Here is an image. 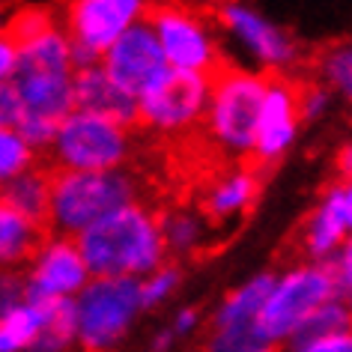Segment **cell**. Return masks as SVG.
I'll return each instance as SVG.
<instances>
[{
	"label": "cell",
	"instance_id": "obj_1",
	"mask_svg": "<svg viewBox=\"0 0 352 352\" xmlns=\"http://www.w3.org/2000/svg\"><path fill=\"white\" fill-rule=\"evenodd\" d=\"M75 245L93 278L140 280L167 263L158 215L140 200L99 218L81 236H75Z\"/></svg>",
	"mask_w": 352,
	"mask_h": 352
},
{
	"label": "cell",
	"instance_id": "obj_2",
	"mask_svg": "<svg viewBox=\"0 0 352 352\" xmlns=\"http://www.w3.org/2000/svg\"><path fill=\"white\" fill-rule=\"evenodd\" d=\"M269 78L245 66H221L209 78V102L204 131L212 149L224 158H245L254 146V129Z\"/></svg>",
	"mask_w": 352,
	"mask_h": 352
},
{
	"label": "cell",
	"instance_id": "obj_3",
	"mask_svg": "<svg viewBox=\"0 0 352 352\" xmlns=\"http://www.w3.org/2000/svg\"><path fill=\"white\" fill-rule=\"evenodd\" d=\"M138 179L129 170H104V173H75L54 170L51 173V204L48 227L57 236H81L113 209L135 204Z\"/></svg>",
	"mask_w": 352,
	"mask_h": 352
},
{
	"label": "cell",
	"instance_id": "obj_4",
	"mask_svg": "<svg viewBox=\"0 0 352 352\" xmlns=\"http://www.w3.org/2000/svg\"><path fill=\"white\" fill-rule=\"evenodd\" d=\"M75 305V343L84 352H117L140 320L138 280L90 278Z\"/></svg>",
	"mask_w": 352,
	"mask_h": 352
},
{
	"label": "cell",
	"instance_id": "obj_5",
	"mask_svg": "<svg viewBox=\"0 0 352 352\" xmlns=\"http://www.w3.org/2000/svg\"><path fill=\"white\" fill-rule=\"evenodd\" d=\"M51 158L57 170L75 173H104V170H126L135 155V135L126 126L96 117L87 111H72L60 120Z\"/></svg>",
	"mask_w": 352,
	"mask_h": 352
},
{
	"label": "cell",
	"instance_id": "obj_6",
	"mask_svg": "<svg viewBox=\"0 0 352 352\" xmlns=\"http://www.w3.org/2000/svg\"><path fill=\"white\" fill-rule=\"evenodd\" d=\"M331 298L338 296L322 263H293L284 272H275L272 289L260 307L257 329L272 346H287L316 307Z\"/></svg>",
	"mask_w": 352,
	"mask_h": 352
},
{
	"label": "cell",
	"instance_id": "obj_7",
	"mask_svg": "<svg viewBox=\"0 0 352 352\" xmlns=\"http://www.w3.org/2000/svg\"><path fill=\"white\" fill-rule=\"evenodd\" d=\"M146 24L155 33L167 69L212 78L224 66L221 36L204 10L179 3L149 6Z\"/></svg>",
	"mask_w": 352,
	"mask_h": 352
},
{
	"label": "cell",
	"instance_id": "obj_8",
	"mask_svg": "<svg viewBox=\"0 0 352 352\" xmlns=\"http://www.w3.org/2000/svg\"><path fill=\"white\" fill-rule=\"evenodd\" d=\"M215 21L227 33V39L251 60V72L266 78H289L302 63V42L257 6L224 3L218 6Z\"/></svg>",
	"mask_w": 352,
	"mask_h": 352
},
{
	"label": "cell",
	"instance_id": "obj_9",
	"mask_svg": "<svg viewBox=\"0 0 352 352\" xmlns=\"http://www.w3.org/2000/svg\"><path fill=\"white\" fill-rule=\"evenodd\" d=\"M138 126L158 138H179L204 122L209 78L164 69L135 96Z\"/></svg>",
	"mask_w": 352,
	"mask_h": 352
},
{
	"label": "cell",
	"instance_id": "obj_10",
	"mask_svg": "<svg viewBox=\"0 0 352 352\" xmlns=\"http://www.w3.org/2000/svg\"><path fill=\"white\" fill-rule=\"evenodd\" d=\"M146 10L144 0H72L60 24L72 45L75 69L99 63L122 33L146 19Z\"/></svg>",
	"mask_w": 352,
	"mask_h": 352
},
{
	"label": "cell",
	"instance_id": "obj_11",
	"mask_svg": "<svg viewBox=\"0 0 352 352\" xmlns=\"http://www.w3.org/2000/svg\"><path fill=\"white\" fill-rule=\"evenodd\" d=\"M21 272L28 284V298H45V302H72L93 278L75 239L57 233L39 242L36 254Z\"/></svg>",
	"mask_w": 352,
	"mask_h": 352
},
{
	"label": "cell",
	"instance_id": "obj_12",
	"mask_svg": "<svg viewBox=\"0 0 352 352\" xmlns=\"http://www.w3.org/2000/svg\"><path fill=\"white\" fill-rule=\"evenodd\" d=\"M298 84L293 78H269L263 104L257 113V129H254V162L269 167L289 155L296 146L298 131H302V117H298Z\"/></svg>",
	"mask_w": 352,
	"mask_h": 352
},
{
	"label": "cell",
	"instance_id": "obj_13",
	"mask_svg": "<svg viewBox=\"0 0 352 352\" xmlns=\"http://www.w3.org/2000/svg\"><path fill=\"white\" fill-rule=\"evenodd\" d=\"M352 233V186L349 179H334L322 188L316 206L305 218L302 227V248L307 263H325L349 245Z\"/></svg>",
	"mask_w": 352,
	"mask_h": 352
},
{
	"label": "cell",
	"instance_id": "obj_14",
	"mask_svg": "<svg viewBox=\"0 0 352 352\" xmlns=\"http://www.w3.org/2000/svg\"><path fill=\"white\" fill-rule=\"evenodd\" d=\"M99 66H102V72L129 96H138L158 72L167 69L162 48H158V42H155V33L149 30L146 19L122 33L102 54Z\"/></svg>",
	"mask_w": 352,
	"mask_h": 352
},
{
	"label": "cell",
	"instance_id": "obj_15",
	"mask_svg": "<svg viewBox=\"0 0 352 352\" xmlns=\"http://www.w3.org/2000/svg\"><path fill=\"white\" fill-rule=\"evenodd\" d=\"M263 188L260 170L251 164H233L218 170L206 188L200 191V206L197 212L206 218L209 224H230L239 221L254 209Z\"/></svg>",
	"mask_w": 352,
	"mask_h": 352
},
{
	"label": "cell",
	"instance_id": "obj_16",
	"mask_svg": "<svg viewBox=\"0 0 352 352\" xmlns=\"http://www.w3.org/2000/svg\"><path fill=\"white\" fill-rule=\"evenodd\" d=\"M72 99L75 111H87L96 117H104L117 126L135 129L138 126V102L135 96L120 90L108 75L102 72V66H84L75 69L72 75Z\"/></svg>",
	"mask_w": 352,
	"mask_h": 352
},
{
	"label": "cell",
	"instance_id": "obj_17",
	"mask_svg": "<svg viewBox=\"0 0 352 352\" xmlns=\"http://www.w3.org/2000/svg\"><path fill=\"white\" fill-rule=\"evenodd\" d=\"M72 75L69 72L19 69L12 78V90L21 102V113H33V117H45V120H54V122L69 117V113L75 111Z\"/></svg>",
	"mask_w": 352,
	"mask_h": 352
},
{
	"label": "cell",
	"instance_id": "obj_18",
	"mask_svg": "<svg viewBox=\"0 0 352 352\" xmlns=\"http://www.w3.org/2000/svg\"><path fill=\"white\" fill-rule=\"evenodd\" d=\"M272 280H275V272L263 269L257 275L245 278L242 284H236L230 293L215 305L212 329H248V325H257L260 307L272 289Z\"/></svg>",
	"mask_w": 352,
	"mask_h": 352
},
{
	"label": "cell",
	"instance_id": "obj_19",
	"mask_svg": "<svg viewBox=\"0 0 352 352\" xmlns=\"http://www.w3.org/2000/svg\"><path fill=\"white\" fill-rule=\"evenodd\" d=\"M45 239V227L19 215L0 200V269L21 272Z\"/></svg>",
	"mask_w": 352,
	"mask_h": 352
},
{
	"label": "cell",
	"instance_id": "obj_20",
	"mask_svg": "<svg viewBox=\"0 0 352 352\" xmlns=\"http://www.w3.org/2000/svg\"><path fill=\"white\" fill-rule=\"evenodd\" d=\"M19 69H36V72H75L72 45L63 30V24L51 21L45 30H39L33 39L19 42Z\"/></svg>",
	"mask_w": 352,
	"mask_h": 352
},
{
	"label": "cell",
	"instance_id": "obj_21",
	"mask_svg": "<svg viewBox=\"0 0 352 352\" xmlns=\"http://www.w3.org/2000/svg\"><path fill=\"white\" fill-rule=\"evenodd\" d=\"M158 233H162L164 254L173 257H191L206 245L209 239V221L197 209L173 206L158 215Z\"/></svg>",
	"mask_w": 352,
	"mask_h": 352
},
{
	"label": "cell",
	"instance_id": "obj_22",
	"mask_svg": "<svg viewBox=\"0 0 352 352\" xmlns=\"http://www.w3.org/2000/svg\"><path fill=\"white\" fill-rule=\"evenodd\" d=\"M0 200L12 206L19 215L45 227L51 204V173L42 167H33V170L21 173L19 179H12L6 188H0Z\"/></svg>",
	"mask_w": 352,
	"mask_h": 352
},
{
	"label": "cell",
	"instance_id": "obj_23",
	"mask_svg": "<svg viewBox=\"0 0 352 352\" xmlns=\"http://www.w3.org/2000/svg\"><path fill=\"white\" fill-rule=\"evenodd\" d=\"M39 302V334L30 352H72L75 343V305L72 302Z\"/></svg>",
	"mask_w": 352,
	"mask_h": 352
},
{
	"label": "cell",
	"instance_id": "obj_24",
	"mask_svg": "<svg viewBox=\"0 0 352 352\" xmlns=\"http://www.w3.org/2000/svg\"><path fill=\"white\" fill-rule=\"evenodd\" d=\"M39 334V302L28 298L0 320V352H30Z\"/></svg>",
	"mask_w": 352,
	"mask_h": 352
},
{
	"label": "cell",
	"instance_id": "obj_25",
	"mask_svg": "<svg viewBox=\"0 0 352 352\" xmlns=\"http://www.w3.org/2000/svg\"><path fill=\"white\" fill-rule=\"evenodd\" d=\"M316 69H320V84L334 93V99H338V96L349 99V93H352V48H349V42H334V45L325 48L320 60H316Z\"/></svg>",
	"mask_w": 352,
	"mask_h": 352
},
{
	"label": "cell",
	"instance_id": "obj_26",
	"mask_svg": "<svg viewBox=\"0 0 352 352\" xmlns=\"http://www.w3.org/2000/svg\"><path fill=\"white\" fill-rule=\"evenodd\" d=\"M182 287V269L176 263H162L155 272L138 280V296H140V311H155L167 305L179 293Z\"/></svg>",
	"mask_w": 352,
	"mask_h": 352
},
{
	"label": "cell",
	"instance_id": "obj_27",
	"mask_svg": "<svg viewBox=\"0 0 352 352\" xmlns=\"http://www.w3.org/2000/svg\"><path fill=\"white\" fill-rule=\"evenodd\" d=\"M36 167V153L24 144L15 129H0V188Z\"/></svg>",
	"mask_w": 352,
	"mask_h": 352
},
{
	"label": "cell",
	"instance_id": "obj_28",
	"mask_svg": "<svg viewBox=\"0 0 352 352\" xmlns=\"http://www.w3.org/2000/svg\"><path fill=\"white\" fill-rule=\"evenodd\" d=\"M204 352H278V346L263 338L257 325H248V329H209Z\"/></svg>",
	"mask_w": 352,
	"mask_h": 352
},
{
	"label": "cell",
	"instance_id": "obj_29",
	"mask_svg": "<svg viewBox=\"0 0 352 352\" xmlns=\"http://www.w3.org/2000/svg\"><path fill=\"white\" fill-rule=\"evenodd\" d=\"M352 316H349V302H340V298H331V302L320 305L314 311V316L302 325V331L296 334V340L305 338H329V334H340L349 331ZM293 343V340H289Z\"/></svg>",
	"mask_w": 352,
	"mask_h": 352
},
{
	"label": "cell",
	"instance_id": "obj_30",
	"mask_svg": "<svg viewBox=\"0 0 352 352\" xmlns=\"http://www.w3.org/2000/svg\"><path fill=\"white\" fill-rule=\"evenodd\" d=\"M296 96H298V117H302V122H320L334 108V93L325 90L320 81L302 84L296 90Z\"/></svg>",
	"mask_w": 352,
	"mask_h": 352
},
{
	"label": "cell",
	"instance_id": "obj_31",
	"mask_svg": "<svg viewBox=\"0 0 352 352\" xmlns=\"http://www.w3.org/2000/svg\"><path fill=\"white\" fill-rule=\"evenodd\" d=\"M57 126H60V122H54V120L33 117V113H21V120H19V126H15V131H19L24 144H28L33 153L39 155V153H48L51 144H54Z\"/></svg>",
	"mask_w": 352,
	"mask_h": 352
},
{
	"label": "cell",
	"instance_id": "obj_32",
	"mask_svg": "<svg viewBox=\"0 0 352 352\" xmlns=\"http://www.w3.org/2000/svg\"><path fill=\"white\" fill-rule=\"evenodd\" d=\"M322 266H325V272H329L334 296H338L340 302H349V293H352V248L343 245V248L338 254H331Z\"/></svg>",
	"mask_w": 352,
	"mask_h": 352
},
{
	"label": "cell",
	"instance_id": "obj_33",
	"mask_svg": "<svg viewBox=\"0 0 352 352\" xmlns=\"http://www.w3.org/2000/svg\"><path fill=\"white\" fill-rule=\"evenodd\" d=\"M28 302V284H24V272L0 269V320L12 314L19 305Z\"/></svg>",
	"mask_w": 352,
	"mask_h": 352
},
{
	"label": "cell",
	"instance_id": "obj_34",
	"mask_svg": "<svg viewBox=\"0 0 352 352\" xmlns=\"http://www.w3.org/2000/svg\"><path fill=\"white\" fill-rule=\"evenodd\" d=\"M284 352H352V331L329 334V338H305L287 343Z\"/></svg>",
	"mask_w": 352,
	"mask_h": 352
},
{
	"label": "cell",
	"instance_id": "obj_35",
	"mask_svg": "<svg viewBox=\"0 0 352 352\" xmlns=\"http://www.w3.org/2000/svg\"><path fill=\"white\" fill-rule=\"evenodd\" d=\"M19 72V45L10 39V33H0V87L12 84Z\"/></svg>",
	"mask_w": 352,
	"mask_h": 352
},
{
	"label": "cell",
	"instance_id": "obj_36",
	"mask_svg": "<svg viewBox=\"0 0 352 352\" xmlns=\"http://www.w3.org/2000/svg\"><path fill=\"white\" fill-rule=\"evenodd\" d=\"M21 120V102L15 96L12 84L0 87V129H15Z\"/></svg>",
	"mask_w": 352,
	"mask_h": 352
},
{
	"label": "cell",
	"instance_id": "obj_37",
	"mask_svg": "<svg viewBox=\"0 0 352 352\" xmlns=\"http://www.w3.org/2000/svg\"><path fill=\"white\" fill-rule=\"evenodd\" d=\"M200 325H204V314L197 311V307H191V305H186V307H179V311L173 314V322H170V331L176 334V340L179 338H188V334H195Z\"/></svg>",
	"mask_w": 352,
	"mask_h": 352
},
{
	"label": "cell",
	"instance_id": "obj_38",
	"mask_svg": "<svg viewBox=\"0 0 352 352\" xmlns=\"http://www.w3.org/2000/svg\"><path fill=\"white\" fill-rule=\"evenodd\" d=\"M173 346H176V334L170 331V325L155 329L149 334V352H173Z\"/></svg>",
	"mask_w": 352,
	"mask_h": 352
},
{
	"label": "cell",
	"instance_id": "obj_39",
	"mask_svg": "<svg viewBox=\"0 0 352 352\" xmlns=\"http://www.w3.org/2000/svg\"><path fill=\"white\" fill-rule=\"evenodd\" d=\"M6 19H10V12L0 6V33H6Z\"/></svg>",
	"mask_w": 352,
	"mask_h": 352
}]
</instances>
